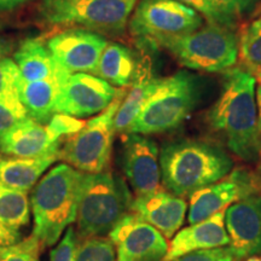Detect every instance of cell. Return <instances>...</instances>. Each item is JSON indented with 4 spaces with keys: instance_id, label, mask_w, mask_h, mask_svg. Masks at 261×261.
Masks as SVG:
<instances>
[{
    "instance_id": "cell-1",
    "label": "cell",
    "mask_w": 261,
    "mask_h": 261,
    "mask_svg": "<svg viewBox=\"0 0 261 261\" xmlns=\"http://www.w3.org/2000/svg\"><path fill=\"white\" fill-rule=\"evenodd\" d=\"M208 122L238 159L248 163L259 161L256 77L252 71L246 67L225 71L219 98L208 113Z\"/></svg>"
},
{
    "instance_id": "cell-2",
    "label": "cell",
    "mask_w": 261,
    "mask_h": 261,
    "mask_svg": "<svg viewBox=\"0 0 261 261\" xmlns=\"http://www.w3.org/2000/svg\"><path fill=\"white\" fill-rule=\"evenodd\" d=\"M160 167L166 190L184 198L226 177L233 169V160L212 143L179 139L163 144Z\"/></svg>"
},
{
    "instance_id": "cell-3",
    "label": "cell",
    "mask_w": 261,
    "mask_h": 261,
    "mask_svg": "<svg viewBox=\"0 0 261 261\" xmlns=\"http://www.w3.org/2000/svg\"><path fill=\"white\" fill-rule=\"evenodd\" d=\"M84 172L68 163L55 166L37 182L31 195L34 217L33 236L40 241L42 248L56 244L76 220Z\"/></svg>"
},
{
    "instance_id": "cell-4",
    "label": "cell",
    "mask_w": 261,
    "mask_h": 261,
    "mask_svg": "<svg viewBox=\"0 0 261 261\" xmlns=\"http://www.w3.org/2000/svg\"><path fill=\"white\" fill-rule=\"evenodd\" d=\"M133 197L126 182L110 171L84 173L76 217L79 241L107 237L130 212Z\"/></svg>"
},
{
    "instance_id": "cell-5",
    "label": "cell",
    "mask_w": 261,
    "mask_h": 261,
    "mask_svg": "<svg viewBox=\"0 0 261 261\" xmlns=\"http://www.w3.org/2000/svg\"><path fill=\"white\" fill-rule=\"evenodd\" d=\"M138 0H40L38 16L48 25L121 35Z\"/></svg>"
},
{
    "instance_id": "cell-6",
    "label": "cell",
    "mask_w": 261,
    "mask_h": 261,
    "mask_svg": "<svg viewBox=\"0 0 261 261\" xmlns=\"http://www.w3.org/2000/svg\"><path fill=\"white\" fill-rule=\"evenodd\" d=\"M198 96L197 80L189 71L161 77L128 133L149 136L175 129L194 110Z\"/></svg>"
},
{
    "instance_id": "cell-7",
    "label": "cell",
    "mask_w": 261,
    "mask_h": 261,
    "mask_svg": "<svg viewBox=\"0 0 261 261\" xmlns=\"http://www.w3.org/2000/svg\"><path fill=\"white\" fill-rule=\"evenodd\" d=\"M179 64L203 73H225L237 63L240 39L232 28L207 23L163 45Z\"/></svg>"
},
{
    "instance_id": "cell-8",
    "label": "cell",
    "mask_w": 261,
    "mask_h": 261,
    "mask_svg": "<svg viewBox=\"0 0 261 261\" xmlns=\"http://www.w3.org/2000/svg\"><path fill=\"white\" fill-rule=\"evenodd\" d=\"M203 24L204 18L197 11L177 0H138L128 21L137 44L151 50Z\"/></svg>"
},
{
    "instance_id": "cell-9",
    "label": "cell",
    "mask_w": 261,
    "mask_h": 261,
    "mask_svg": "<svg viewBox=\"0 0 261 261\" xmlns=\"http://www.w3.org/2000/svg\"><path fill=\"white\" fill-rule=\"evenodd\" d=\"M125 94L117 97L107 109L89 120L80 132L65 140L60 150V160L84 173L106 172L116 133L114 120Z\"/></svg>"
},
{
    "instance_id": "cell-10",
    "label": "cell",
    "mask_w": 261,
    "mask_h": 261,
    "mask_svg": "<svg viewBox=\"0 0 261 261\" xmlns=\"http://www.w3.org/2000/svg\"><path fill=\"white\" fill-rule=\"evenodd\" d=\"M261 192V181L256 173L246 168H234L221 180L196 191L189 197V224L201 223L224 212L234 202Z\"/></svg>"
},
{
    "instance_id": "cell-11",
    "label": "cell",
    "mask_w": 261,
    "mask_h": 261,
    "mask_svg": "<svg viewBox=\"0 0 261 261\" xmlns=\"http://www.w3.org/2000/svg\"><path fill=\"white\" fill-rule=\"evenodd\" d=\"M127 89L112 84L91 73L68 74L62 81L55 112L83 119L102 113Z\"/></svg>"
},
{
    "instance_id": "cell-12",
    "label": "cell",
    "mask_w": 261,
    "mask_h": 261,
    "mask_svg": "<svg viewBox=\"0 0 261 261\" xmlns=\"http://www.w3.org/2000/svg\"><path fill=\"white\" fill-rule=\"evenodd\" d=\"M116 249L117 261H165L169 244L154 226L132 212L108 234Z\"/></svg>"
},
{
    "instance_id": "cell-13",
    "label": "cell",
    "mask_w": 261,
    "mask_h": 261,
    "mask_svg": "<svg viewBox=\"0 0 261 261\" xmlns=\"http://www.w3.org/2000/svg\"><path fill=\"white\" fill-rule=\"evenodd\" d=\"M107 45L104 35L81 28L65 29L46 42L55 63L67 74L92 73Z\"/></svg>"
},
{
    "instance_id": "cell-14",
    "label": "cell",
    "mask_w": 261,
    "mask_h": 261,
    "mask_svg": "<svg viewBox=\"0 0 261 261\" xmlns=\"http://www.w3.org/2000/svg\"><path fill=\"white\" fill-rule=\"evenodd\" d=\"M122 168L136 196L161 189V167L158 143L148 136L126 133Z\"/></svg>"
},
{
    "instance_id": "cell-15",
    "label": "cell",
    "mask_w": 261,
    "mask_h": 261,
    "mask_svg": "<svg viewBox=\"0 0 261 261\" xmlns=\"http://www.w3.org/2000/svg\"><path fill=\"white\" fill-rule=\"evenodd\" d=\"M225 227L237 260L261 255V192L234 202L225 210Z\"/></svg>"
},
{
    "instance_id": "cell-16",
    "label": "cell",
    "mask_w": 261,
    "mask_h": 261,
    "mask_svg": "<svg viewBox=\"0 0 261 261\" xmlns=\"http://www.w3.org/2000/svg\"><path fill=\"white\" fill-rule=\"evenodd\" d=\"M130 212L169 240L184 224L188 202L161 188L150 194L136 196L130 205Z\"/></svg>"
},
{
    "instance_id": "cell-17",
    "label": "cell",
    "mask_w": 261,
    "mask_h": 261,
    "mask_svg": "<svg viewBox=\"0 0 261 261\" xmlns=\"http://www.w3.org/2000/svg\"><path fill=\"white\" fill-rule=\"evenodd\" d=\"M61 140L54 139L46 126L27 117L0 140V152L6 156L22 159H38L58 156Z\"/></svg>"
},
{
    "instance_id": "cell-18",
    "label": "cell",
    "mask_w": 261,
    "mask_h": 261,
    "mask_svg": "<svg viewBox=\"0 0 261 261\" xmlns=\"http://www.w3.org/2000/svg\"><path fill=\"white\" fill-rule=\"evenodd\" d=\"M230 238L225 227V211L201 223L181 228L172 238L165 261H172L184 254L202 249L226 247Z\"/></svg>"
},
{
    "instance_id": "cell-19",
    "label": "cell",
    "mask_w": 261,
    "mask_h": 261,
    "mask_svg": "<svg viewBox=\"0 0 261 261\" xmlns=\"http://www.w3.org/2000/svg\"><path fill=\"white\" fill-rule=\"evenodd\" d=\"M67 75L58 68L57 73L48 79L39 81L21 80L18 85V96L31 119L46 125L51 116L56 113L55 108L61 85Z\"/></svg>"
},
{
    "instance_id": "cell-20",
    "label": "cell",
    "mask_w": 261,
    "mask_h": 261,
    "mask_svg": "<svg viewBox=\"0 0 261 261\" xmlns=\"http://www.w3.org/2000/svg\"><path fill=\"white\" fill-rule=\"evenodd\" d=\"M160 80L161 77H155L151 74L149 65H140L135 80L128 86L129 89L126 91L125 97L117 109L114 120L116 133H128L130 126L138 117L150 94L159 86Z\"/></svg>"
},
{
    "instance_id": "cell-21",
    "label": "cell",
    "mask_w": 261,
    "mask_h": 261,
    "mask_svg": "<svg viewBox=\"0 0 261 261\" xmlns=\"http://www.w3.org/2000/svg\"><path fill=\"white\" fill-rule=\"evenodd\" d=\"M138 65L132 50L120 42H109L91 74L120 89H127L135 80Z\"/></svg>"
},
{
    "instance_id": "cell-22",
    "label": "cell",
    "mask_w": 261,
    "mask_h": 261,
    "mask_svg": "<svg viewBox=\"0 0 261 261\" xmlns=\"http://www.w3.org/2000/svg\"><path fill=\"white\" fill-rule=\"evenodd\" d=\"M57 160H60L58 156L38 159L0 156V184L27 192L35 187L44 172Z\"/></svg>"
},
{
    "instance_id": "cell-23",
    "label": "cell",
    "mask_w": 261,
    "mask_h": 261,
    "mask_svg": "<svg viewBox=\"0 0 261 261\" xmlns=\"http://www.w3.org/2000/svg\"><path fill=\"white\" fill-rule=\"evenodd\" d=\"M14 61L24 81L48 79L58 71L47 46L37 38L22 42L14 54Z\"/></svg>"
},
{
    "instance_id": "cell-24",
    "label": "cell",
    "mask_w": 261,
    "mask_h": 261,
    "mask_svg": "<svg viewBox=\"0 0 261 261\" xmlns=\"http://www.w3.org/2000/svg\"><path fill=\"white\" fill-rule=\"evenodd\" d=\"M31 221V202L24 191L0 184V223L15 231L27 226Z\"/></svg>"
},
{
    "instance_id": "cell-25",
    "label": "cell",
    "mask_w": 261,
    "mask_h": 261,
    "mask_svg": "<svg viewBox=\"0 0 261 261\" xmlns=\"http://www.w3.org/2000/svg\"><path fill=\"white\" fill-rule=\"evenodd\" d=\"M240 55L243 64L250 71L261 68V16L244 28L240 38Z\"/></svg>"
},
{
    "instance_id": "cell-26",
    "label": "cell",
    "mask_w": 261,
    "mask_h": 261,
    "mask_svg": "<svg viewBox=\"0 0 261 261\" xmlns=\"http://www.w3.org/2000/svg\"><path fill=\"white\" fill-rule=\"evenodd\" d=\"M75 261H117L115 246L108 236L81 240Z\"/></svg>"
},
{
    "instance_id": "cell-27",
    "label": "cell",
    "mask_w": 261,
    "mask_h": 261,
    "mask_svg": "<svg viewBox=\"0 0 261 261\" xmlns=\"http://www.w3.org/2000/svg\"><path fill=\"white\" fill-rule=\"evenodd\" d=\"M27 117L29 116L19 99L18 93L0 100V140Z\"/></svg>"
},
{
    "instance_id": "cell-28",
    "label": "cell",
    "mask_w": 261,
    "mask_h": 261,
    "mask_svg": "<svg viewBox=\"0 0 261 261\" xmlns=\"http://www.w3.org/2000/svg\"><path fill=\"white\" fill-rule=\"evenodd\" d=\"M41 249L40 241L32 234L12 246L0 248V261H40Z\"/></svg>"
},
{
    "instance_id": "cell-29",
    "label": "cell",
    "mask_w": 261,
    "mask_h": 261,
    "mask_svg": "<svg viewBox=\"0 0 261 261\" xmlns=\"http://www.w3.org/2000/svg\"><path fill=\"white\" fill-rule=\"evenodd\" d=\"M86 121L63 113H55L46 123V128L54 139L61 140L62 137H71L84 128Z\"/></svg>"
},
{
    "instance_id": "cell-30",
    "label": "cell",
    "mask_w": 261,
    "mask_h": 261,
    "mask_svg": "<svg viewBox=\"0 0 261 261\" xmlns=\"http://www.w3.org/2000/svg\"><path fill=\"white\" fill-rule=\"evenodd\" d=\"M22 76L14 58H0V100L18 93Z\"/></svg>"
},
{
    "instance_id": "cell-31",
    "label": "cell",
    "mask_w": 261,
    "mask_h": 261,
    "mask_svg": "<svg viewBox=\"0 0 261 261\" xmlns=\"http://www.w3.org/2000/svg\"><path fill=\"white\" fill-rule=\"evenodd\" d=\"M177 2L194 9L195 11H197L204 18V21L207 23L219 24L232 29L236 28V22L227 18L220 11H218V9L212 4L211 0H177Z\"/></svg>"
},
{
    "instance_id": "cell-32",
    "label": "cell",
    "mask_w": 261,
    "mask_h": 261,
    "mask_svg": "<svg viewBox=\"0 0 261 261\" xmlns=\"http://www.w3.org/2000/svg\"><path fill=\"white\" fill-rule=\"evenodd\" d=\"M212 4L226 16L237 23L241 18L249 16L255 11L260 0H211Z\"/></svg>"
},
{
    "instance_id": "cell-33",
    "label": "cell",
    "mask_w": 261,
    "mask_h": 261,
    "mask_svg": "<svg viewBox=\"0 0 261 261\" xmlns=\"http://www.w3.org/2000/svg\"><path fill=\"white\" fill-rule=\"evenodd\" d=\"M77 246L79 237L75 232V228L69 226L63 237L58 241L57 246L51 249L50 261H75Z\"/></svg>"
},
{
    "instance_id": "cell-34",
    "label": "cell",
    "mask_w": 261,
    "mask_h": 261,
    "mask_svg": "<svg viewBox=\"0 0 261 261\" xmlns=\"http://www.w3.org/2000/svg\"><path fill=\"white\" fill-rule=\"evenodd\" d=\"M172 261H238L231 248L218 247L212 249H202L191 252Z\"/></svg>"
},
{
    "instance_id": "cell-35",
    "label": "cell",
    "mask_w": 261,
    "mask_h": 261,
    "mask_svg": "<svg viewBox=\"0 0 261 261\" xmlns=\"http://www.w3.org/2000/svg\"><path fill=\"white\" fill-rule=\"evenodd\" d=\"M22 234L19 231L11 230L0 223V248L10 247L21 241Z\"/></svg>"
},
{
    "instance_id": "cell-36",
    "label": "cell",
    "mask_w": 261,
    "mask_h": 261,
    "mask_svg": "<svg viewBox=\"0 0 261 261\" xmlns=\"http://www.w3.org/2000/svg\"><path fill=\"white\" fill-rule=\"evenodd\" d=\"M31 0H0V12H8L27 4Z\"/></svg>"
},
{
    "instance_id": "cell-37",
    "label": "cell",
    "mask_w": 261,
    "mask_h": 261,
    "mask_svg": "<svg viewBox=\"0 0 261 261\" xmlns=\"http://www.w3.org/2000/svg\"><path fill=\"white\" fill-rule=\"evenodd\" d=\"M12 48H14V41L8 38H0V58L8 57Z\"/></svg>"
},
{
    "instance_id": "cell-38",
    "label": "cell",
    "mask_w": 261,
    "mask_h": 261,
    "mask_svg": "<svg viewBox=\"0 0 261 261\" xmlns=\"http://www.w3.org/2000/svg\"><path fill=\"white\" fill-rule=\"evenodd\" d=\"M256 107H257V129L261 142V85H256Z\"/></svg>"
},
{
    "instance_id": "cell-39",
    "label": "cell",
    "mask_w": 261,
    "mask_h": 261,
    "mask_svg": "<svg viewBox=\"0 0 261 261\" xmlns=\"http://www.w3.org/2000/svg\"><path fill=\"white\" fill-rule=\"evenodd\" d=\"M259 163H257V168H256V175H257V178L260 179V181H261V159L259 160V161H257Z\"/></svg>"
},
{
    "instance_id": "cell-40",
    "label": "cell",
    "mask_w": 261,
    "mask_h": 261,
    "mask_svg": "<svg viewBox=\"0 0 261 261\" xmlns=\"http://www.w3.org/2000/svg\"><path fill=\"white\" fill-rule=\"evenodd\" d=\"M255 77H256V80L259 81V84L261 85V68L255 71Z\"/></svg>"
},
{
    "instance_id": "cell-41",
    "label": "cell",
    "mask_w": 261,
    "mask_h": 261,
    "mask_svg": "<svg viewBox=\"0 0 261 261\" xmlns=\"http://www.w3.org/2000/svg\"><path fill=\"white\" fill-rule=\"evenodd\" d=\"M4 27H5V22L0 19V31H2V29H4Z\"/></svg>"
},
{
    "instance_id": "cell-42",
    "label": "cell",
    "mask_w": 261,
    "mask_h": 261,
    "mask_svg": "<svg viewBox=\"0 0 261 261\" xmlns=\"http://www.w3.org/2000/svg\"><path fill=\"white\" fill-rule=\"evenodd\" d=\"M249 261H260V260H259V259H257V256H253V257H252V259H250Z\"/></svg>"
}]
</instances>
